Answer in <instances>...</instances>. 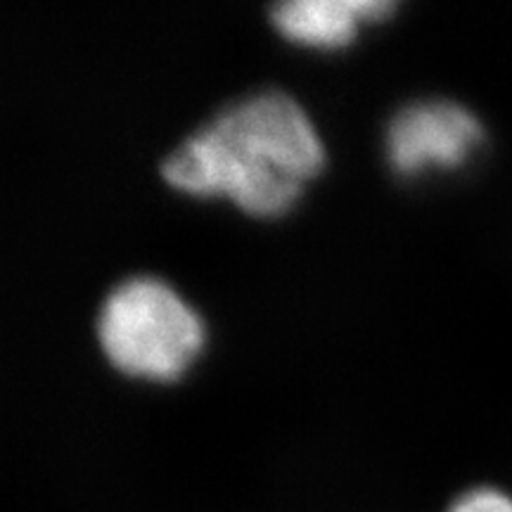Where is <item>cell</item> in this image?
<instances>
[{
    "label": "cell",
    "instance_id": "cell-5",
    "mask_svg": "<svg viewBox=\"0 0 512 512\" xmlns=\"http://www.w3.org/2000/svg\"><path fill=\"white\" fill-rule=\"evenodd\" d=\"M448 512H512V498L496 489H475L460 496Z\"/></svg>",
    "mask_w": 512,
    "mask_h": 512
},
{
    "label": "cell",
    "instance_id": "cell-2",
    "mask_svg": "<svg viewBox=\"0 0 512 512\" xmlns=\"http://www.w3.org/2000/svg\"><path fill=\"white\" fill-rule=\"evenodd\" d=\"M107 361L128 377L176 382L207 342L202 318L174 287L159 278H131L114 287L98 316Z\"/></svg>",
    "mask_w": 512,
    "mask_h": 512
},
{
    "label": "cell",
    "instance_id": "cell-1",
    "mask_svg": "<svg viewBox=\"0 0 512 512\" xmlns=\"http://www.w3.org/2000/svg\"><path fill=\"white\" fill-rule=\"evenodd\" d=\"M325 147L297 100L266 91L216 114L171 152L162 176L192 197H223L259 219L283 216L320 174Z\"/></svg>",
    "mask_w": 512,
    "mask_h": 512
},
{
    "label": "cell",
    "instance_id": "cell-3",
    "mask_svg": "<svg viewBox=\"0 0 512 512\" xmlns=\"http://www.w3.org/2000/svg\"><path fill=\"white\" fill-rule=\"evenodd\" d=\"M484 140L479 119L451 100H422L389 121L384 150L396 174L418 178L453 171L475 157Z\"/></svg>",
    "mask_w": 512,
    "mask_h": 512
},
{
    "label": "cell",
    "instance_id": "cell-4",
    "mask_svg": "<svg viewBox=\"0 0 512 512\" xmlns=\"http://www.w3.org/2000/svg\"><path fill=\"white\" fill-rule=\"evenodd\" d=\"M399 0H275L271 22L290 43L339 50L356 41L363 24L387 19Z\"/></svg>",
    "mask_w": 512,
    "mask_h": 512
}]
</instances>
